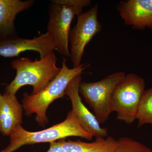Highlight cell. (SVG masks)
<instances>
[{
	"label": "cell",
	"mask_w": 152,
	"mask_h": 152,
	"mask_svg": "<svg viewBox=\"0 0 152 152\" xmlns=\"http://www.w3.org/2000/svg\"><path fill=\"white\" fill-rule=\"evenodd\" d=\"M89 66L90 64H83L77 67L70 69L67 66L66 60L64 58L60 72L42 91L34 95L24 94L22 102L26 113L35 114L37 122L45 126L48 121L47 111L49 106L57 99L63 97L71 81L81 75Z\"/></svg>",
	"instance_id": "obj_3"
},
{
	"label": "cell",
	"mask_w": 152,
	"mask_h": 152,
	"mask_svg": "<svg viewBox=\"0 0 152 152\" xmlns=\"http://www.w3.org/2000/svg\"><path fill=\"white\" fill-rule=\"evenodd\" d=\"M8 145L0 152H14L26 145L57 142L70 137H77L88 140L94 136L87 132L71 110L64 121L50 127L36 132H29L19 125L11 133Z\"/></svg>",
	"instance_id": "obj_2"
},
{
	"label": "cell",
	"mask_w": 152,
	"mask_h": 152,
	"mask_svg": "<svg viewBox=\"0 0 152 152\" xmlns=\"http://www.w3.org/2000/svg\"><path fill=\"white\" fill-rule=\"evenodd\" d=\"M125 75L124 72H117L107 76L99 81L91 83L81 81L80 83V94L92 109L100 124L106 122L113 113V93L117 85Z\"/></svg>",
	"instance_id": "obj_5"
},
{
	"label": "cell",
	"mask_w": 152,
	"mask_h": 152,
	"mask_svg": "<svg viewBox=\"0 0 152 152\" xmlns=\"http://www.w3.org/2000/svg\"><path fill=\"white\" fill-rule=\"evenodd\" d=\"M47 152H66L59 141L50 143V148Z\"/></svg>",
	"instance_id": "obj_16"
},
{
	"label": "cell",
	"mask_w": 152,
	"mask_h": 152,
	"mask_svg": "<svg viewBox=\"0 0 152 152\" xmlns=\"http://www.w3.org/2000/svg\"><path fill=\"white\" fill-rule=\"evenodd\" d=\"M145 88L144 79L134 73L126 75L117 85L112 96V108L118 120L128 124L136 120Z\"/></svg>",
	"instance_id": "obj_4"
},
{
	"label": "cell",
	"mask_w": 152,
	"mask_h": 152,
	"mask_svg": "<svg viewBox=\"0 0 152 152\" xmlns=\"http://www.w3.org/2000/svg\"><path fill=\"white\" fill-rule=\"evenodd\" d=\"M51 2L47 32L53 39L56 50L62 56L69 57L71 24L75 16L83 12V8L65 4L59 0L52 1Z\"/></svg>",
	"instance_id": "obj_6"
},
{
	"label": "cell",
	"mask_w": 152,
	"mask_h": 152,
	"mask_svg": "<svg viewBox=\"0 0 152 152\" xmlns=\"http://www.w3.org/2000/svg\"><path fill=\"white\" fill-rule=\"evenodd\" d=\"M34 3L32 0H0V39L17 36L16 17L31 7Z\"/></svg>",
	"instance_id": "obj_12"
},
{
	"label": "cell",
	"mask_w": 152,
	"mask_h": 152,
	"mask_svg": "<svg viewBox=\"0 0 152 152\" xmlns=\"http://www.w3.org/2000/svg\"><path fill=\"white\" fill-rule=\"evenodd\" d=\"M1 94L0 93V96H1Z\"/></svg>",
	"instance_id": "obj_17"
},
{
	"label": "cell",
	"mask_w": 152,
	"mask_h": 152,
	"mask_svg": "<svg viewBox=\"0 0 152 152\" xmlns=\"http://www.w3.org/2000/svg\"><path fill=\"white\" fill-rule=\"evenodd\" d=\"M59 141L66 152H115L117 140L113 137H96L94 142H86L77 140Z\"/></svg>",
	"instance_id": "obj_13"
},
{
	"label": "cell",
	"mask_w": 152,
	"mask_h": 152,
	"mask_svg": "<svg viewBox=\"0 0 152 152\" xmlns=\"http://www.w3.org/2000/svg\"><path fill=\"white\" fill-rule=\"evenodd\" d=\"M98 6L96 5L85 12L77 15V22L70 32V57L73 68L81 64L86 47L102 28L98 20Z\"/></svg>",
	"instance_id": "obj_7"
},
{
	"label": "cell",
	"mask_w": 152,
	"mask_h": 152,
	"mask_svg": "<svg viewBox=\"0 0 152 152\" xmlns=\"http://www.w3.org/2000/svg\"><path fill=\"white\" fill-rule=\"evenodd\" d=\"M81 81V75L73 79L67 87L65 95L70 99L72 110L84 129L96 138L105 137L108 136L107 129L101 126L94 114L91 113L82 102L79 91Z\"/></svg>",
	"instance_id": "obj_9"
},
{
	"label": "cell",
	"mask_w": 152,
	"mask_h": 152,
	"mask_svg": "<svg viewBox=\"0 0 152 152\" xmlns=\"http://www.w3.org/2000/svg\"><path fill=\"white\" fill-rule=\"evenodd\" d=\"M57 58L52 52L46 57L34 61L26 58H19L11 63L16 71L15 79L7 86L5 93L16 95L19 89L26 85L33 87L31 94L39 93L56 77L61 68L57 66Z\"/></svg>",
	"instance_id": "obj_1"
},
{
	"label": "cell",
	"mask_w": 152,
	"mask_h": 152,
	"mask_svg": "<svg viewBox=\"0 0 152 152\" xmlns=\"http://www.w3.org/2000/svg\"><path fill=\"white\" fill-rule=\"evenodd\" d=\"M56 50L53 39L48 32L32 39L18 36L0 39V56L6 58L18 56L22 53L32 50L38 52L42 59Z\"/></svg>",
	"instance_id": "obj_8"
},
{
	"label": "cell",
	"mask_w": 152,
	"mask_h": 152,
	"mask_svg": "<svg viewBox=\"0 0 152 152\" xmlns=\"http://www.w3.org/2000/svg\"><path fill=\"white\" fill-rule=\"evenodd\" d=\"M115 152H152V150L140 142L123 137L117 140Z\"/></svg>",
	"instance_id": "obj_15"
},
{
	"label": "cell",
	"mask_w": 152,
	"mask_h": 152,
	"mask_svg": "<svg viewBox=\"0 0 152 152\" xmlns=\"http://www.w3.org/2000/svg\"><path fill=\"white\" fill-rule=\"evenodd\" d=\"M136 120L138 128L145 124L152 125V87L145 90L142 96Z\"/></svg>",
	"instance_id": "obj_14"
},
{
	"label": "cell",
	"mask_w": 152,
	"mask_h": 152,
	"mask_svg": "<svg viewBox=\"0 0 152 152\" xmlns=\"http://www.w3.org/2000/svg\"><path fill=\"white\" fill-rule=\"evenodd\" d=\"M117 8L127 26L135 29H152V0L121 1Z\"/></svg>",
	"instance_id": "obj_10"
},
{
	"label": "cell",
	"mask_w": 152,
	"mask_h": 152,
	"mask_svg": "<svg viewBox=\"0 0 152 152\" xmlns=\"http://www.w3.org/2000/svg\"><path fill=\"white\" fill-rule=\"evenodd\" d=\"M23 122V106L16 95L4 93L0 96V133L10 136Z\"/></svg>",
	"instance_id": "obj_11"
}]
</instances>
